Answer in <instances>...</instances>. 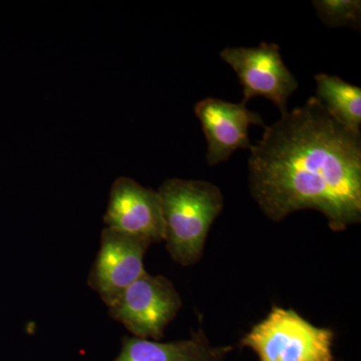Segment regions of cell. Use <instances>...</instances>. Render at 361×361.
<instances>
[{
  "mask_svg": "<svg viewBox=\"0 0 361 361\" xmlns=\"http://www.w3.org/2000/svg\"><path fill=\"white\" fill-rule=\"evenodd\" d=\"M157 192L168 253L178 264H195L203 256L211 226L222 212V192L206 180L176 178L166 180Z\"/></svg>",
  "mask_w": 361,
  "mask_h": 361,
  "instance_id": "obj_2",
  "label": "cell"
},
{
  "mask_svg": "<svg viewBox=\"0 0 361 361\" xmlns=\"http://www.w3.org/2000/svg\"><path fill=\"white\" fill-rule=\"evenodd\" d=\"M233 346H213L203 330L183 341L160 342L125 336L114 361H224Z\"/></svg>",
  "mask_w": 361,
  "mask_h": 361,
  "instance_id": "obj_9",
  "label": "cell"
},
{
  "mask_svg": "<svg viewBox=\"0 0 361 361\" xmlns=\"http://www.w3.org/2000/svg\"><path fill=\"white\" fill-rule=\"evenodd\" d=\"M336 334L317 327L295 310L273 306L240 341L260 361H334Z\"/></svg>",
  "mask_w": 361,
  "mask_h": 361,
  "instance_id": "obj_3",
  "label": "cell"
},
{
  "mask_svg": "<svg viewBox=\"0 0 361 361\" xmlns=\"http://www.w3.org/2000/svg\"><path fill=\"white\" fill-rule=\"evenodd\" d=\"M248 167L252 196L274 222L310 209L332 231L360 223V133L344 127L318 97L265 127Z\"/></svg>",
  "mask_w": 361,
  "mask_h": 361,
  "instance_id": "obj_1",
  "label": "cell"
},
{
  "mask_svg": "<svg viewBox=\"0 0 361 361\" xmlns=\"http://www.w3.org/2000/svg\"><path fill=\"white\" fill-rule=\"evenodd\" d=\"M221 59L236 73L242 87L243 102L264 97L287 113V103L299 85L293 73L285 65L279 45L261 42L257 47H226Z\"/></svg>",
  "mask_w": 361,
  "mask_h": 361,
  "instance_id": "obj_5",
  "label": "cell"
},
{
  "mask_svg": "<svg viewBox=\"0 0 361 361\" xmlns=\"http://www.w3.org/2000/svg\"><path fill=\"white\" fill-rule=\"evenodd\" d=\"M314 78L316 97L319 99L330 115L348 129L360 133V87L326 73H319Z\"/></svg>",
  "mask_w": 361,
  "mask_h": 361,
  "instance_id": "obj_10",
  "label": "cell"
},
{
  "mask_svg": "<svg viewBox=\"0 0 361 361\" xmlns=\"http://www.w3.org/2000/svg\"><path fill=\"white\" fill-rule=\"evenodd\" d=\"M106 228L125 233L149 244L164 239V224L158 192L128 177L113 183L104 216Z\"/></svg>",
  "mask_w": 361,
  "mask_h": 361,
  "instance_id": "obj_7",
  "label": "cell"
},
{
  "mask_svg": "<svg viewBox=\"0 0 361 361\" xmlns=\"http://www.w3.org/2000/svg\"><path fill=\"white\" fill-rule=\"evenodd\" d=\"M194 111L208 142L206 160L210 166L227 161L240 149H250V126L266 127L262 116L249 111L243 102L206 97L195 104Z\"/></svg>",
  "mask_w": 361,
  "mask_h": 361,
  "instance_id": "obj_8",
  "label": "cell"
},
{
  "mask_svg": "<svg viewBox=\"0 0 361 361\" xmlns=\"http://www.w3.org/2000/svg\"><path fill=\"white\" fill-rule=\"evenodd\" d=\"M316 13L322 23L330 27L351 26L360 28L361 2L360 0H316Z\"/></svg>",
  "mask_w": 361,
  "mask_h": 361,
  "instance_id": "obj_11",
  "label": "cell"
},
{
  "mask_svg": "<svg viewBox=\"0 0 361 361\" xmlns=\"http://www.w3.org/2000/svg\"><path fill=\"white\" fill-rule=\"evenodd\" d=\"M182 307V299L167 277L145 272L109 308V315L139 338L160 341Z\"/></svg>",
  "mask_w": 361,
  "mask_h": 361,
  "instance_id": "obj_4",
  "label": "cell"
},
{
  "mask_svg": "<svg viewBox=\"0 0 361 361\" xmlns=\"http://www.w3.org/2000/svg\"><path fill=\"white\" fill-rule=\"evenodd\" d=\"M151 244L111 228H104L87 285L108 307L146 270L144 258Z\"/></svg>",
  "mask_w": 361,
  "mask_h": 361,
  "instance_id": "obj_6",
  "label": "cell"
}]
</instances>
